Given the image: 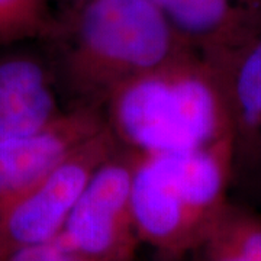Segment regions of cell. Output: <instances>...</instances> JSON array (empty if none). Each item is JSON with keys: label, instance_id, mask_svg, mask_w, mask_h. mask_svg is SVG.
Masks as SVG:
<instances>
[{"label": "cell", "instance_id": "6da1fadb", "mask_svg": "<svg viewBox=\"0 0 261 261\" xmlns=\"http://www.w3.org/2000/svg\"><path fill=\"white\" fill-rule=\"evenodd\" d=\"M58 73L77 105L103 106L121 86L193 48L154 0H86L58 19Z\"/></svg>", "mask_w": 261, "mask_h": 261}, {"label": "cell", "instance_id": "7a4b0ae2", "mask_svg": "<svg viewBox=\"0 0 261 261\" xmlns=\"http://www.w3.org/2000/svg\"><path fill=\"white\" fill-rule=\"evenodd\" d=\"M103 113L122 145L140 154L186 152L233 138L219 75L195 48L121 86Z\"/></svg>", "mask_w": 261, "mask_h": 261}, {"label": "cell", "instance_id": "3957f363", "mask_svg": "<svg viewBox=\"0 0 261 261\" xmlns=\"http://www.w3.org/2000/svg\"><path fill=\"white\" fill-rule=\"evenodd\" d=\"M233 168V138L186 152H138L132 211L141 243L167 258L196 251L228 205Z\"/></svg>", "mask_w": 261, "mask_h": 261}, {"label": "cell", "instance_id": "277c9868", "mask_svg": "<svg viewBox=\"0 0 261 261\" xmlns=\"http://www.w3.org/2000/svg\"><path fill=\"white\" fill-rule=\"evenodd\" d=\"M119 147L121 142L106 123L34 186L2 207L0 257L61 232L87 181Z\"/></svg>", "mask_w": 261, "mask_h": 261}, {"label": "cell", "instance_id": "5b68a950", "mask_svg": "<svg viewBox=\"0 0 261 261\" xmlns=\"http://www.w3.org/2000/svg\"><path fill=\"white\" fill-rule=\"evenodd\" d=\"M138 152L121 147L93 173L65 221L63 233L92 261H134L141 243L132 211Z\"/></svg>", "mask_w": 261, "mask_h": 261}, {"label": "cell", "instance_id": "8992f818", "mask_svg": "<svg viewBox=\"0 0 261 261\" xmlns=\"http://www.w3.org/2000/svg\"><path fill=\"white\" fill-rule=\"evenodd\" d=\"M103 126L106 119L102 109L75 105L45 128L0 142V209L34 186Z\"/></svg>", "mask_w": 261, "mask_h": 261}, {"label": "cell", "instance_id": "52a82bcc", "mask_svg": "<svg viewBox=\"0 0 261 261\" xmlns=\"http://www.w3.org/2000/svg\"><path fill=\"white\" fill-rule=\"evenodd\" d=\"M205 58L214 65L224 89L235 164L248 161L261 171V22L237 47Z\"/></svg>", "mask_w": 261, "mask_h": 261}, {"label": "cell", "instance_id": "ba28073f", "mask_svg": "<svg viewBox=\"0 0 261 261\" xmlns=\"http://www.w3.org/2000/svg\"><path fill=\"white\" fill-rule=\"evenodd\" d=\"M53 74L29 53L0 56V142L48 126L63 115Z\"/></svg>", "mask_w": 261, "mask_h": 261}, {"label": "cell", "instance_id": "9c48e42d", "mask_svg": "<svg viewBox=\"0 0 261 261\" xmlns=\"http://www.w3.org/2000/svg\"><path fill=\"white\" fill-rule=\"evenodd\" d=\"M160 6L205 57L237 47L261 22V0H163Z\"/></svg>", "mask_w": 261, "mask_h": 261}, {"label": "cell", "instance_id": "30bf717a", "mask_svg": "<svg viewBox=\"0 0 261 261\" xmlns=\"http://www.w3.org/2000/svg\"><path fill=\"white\" fill-rule=\"evenodd\" d=\"M200 247L243 261H261V218L228 203Z\"/></svg>", "mask_w": 261, "mask_h": 261}, {"label": "cell", "instance_id": "8fae6325", "mask_svg": "<svg viewBox=\"0 0 261 261\" xmlns=\"http://www.w3.org/2000/svg\"><path fill=\"white\" fill-rule=\"evenodd\" d=\"M51 0H0V45L29 38H51L58 18L49 9Z\"/></svg>", "mask_w": 261, "mask_h": 261}, {"label": "cell", "instance_id": "7c38bea8", "mask_svg": "<svg viewBox=\"0 0 261 261\" xmlns=\"http://www.w3.org/2000/svg\"><path fill=\"white\" fill-rule=\"evenodd\" d=\"M0 261H92L67 240L63 231L42 243L20 247L0 257Z\"/></svg>", "mask_w": 261, "mask_h": 261}, {"label": "cell", "instance_id": "4fadbf2b", "mask_svg": "<svg viewBox=\"0 0 261 261\" xmlns=\"http://www.w3.org/2000/svg\"><path fill=\"white\" fill-rule=\"evenodd\" d=\"M196 252H199V261H243L237 257H232L229 254L221 251H215L206 247H199Z\"/></svg>", "mask_w": 261, "mask_h": 261}, {"label": "cell", "instance_id": "5bb4252c", "mask_svg": "<svg viewBox=\"0 0 261 261\" xmlns=\"http://www.w3.org/2000/svg\"><path fill=\"white\" fill-rule=\"evenodd\" d=\"M70 2H73L75 6V5H79V3H83V2H86V0H70Z\"/></svg>", "mask_w": 261, "mask_h": 261}, {"label": "cell", "instance_id": "9a60e30c", "mask_svg": "<svg viewBox=\"0 0 261 261\" xmlns=\"http://www.w3.org/2000/svg\"><path fill=\"white\" fill-rule=\"evenodd\" d=\"M154 2H157V3H159V5H160V3H161L163 0H154Z\"/></svg>", "mask_w": 261, "mask_h": 261}]
</instances>
